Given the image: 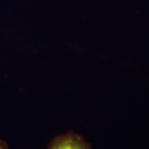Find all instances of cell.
Masks as SVG:
<instances>
[{
  "label": "cell",
  "instance_id": "cell-1",
  "mask_svg": "<svg viewBox=\"0 0 149 149\" xmlns=\"http://www.w3.org/2000/svg\"><path fill=\"white\" fill-rule=\"evenodd\" d=\"M47 149H92V147L82 135L68 131L52 139Z\"/></svg>",
  "mask_w": 149,
  "mask_h": 149
},
{
  "label": "cell",
  "instance_id": "cell-2",
  "mask_svg": "<svg viewBox=\"0 0 149 149\" xmlns=\"http://www.w3.org/2000/svg\"><path fill=\"white\" fill-rule=\"evenodd\" d=\"M0 149H8V145L3 139L0 138Z\"/></svg>",
  "mask_w": 149,
  "mask_h": 149
}]
</instances>
